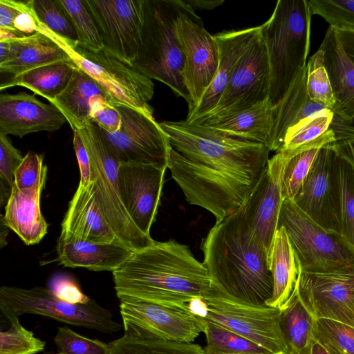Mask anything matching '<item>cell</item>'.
I'll return each mask as SVG.
<instances>
[{
  "instance_id": "obj_1",
  "label": "cell",
  "mask_w": 354,
  "mask_h": 354,
  "mask_svg": "<svg viewBox=\"0 0 354 354\" xmlns=\"http://www.w3.org/2000/svg\"><path fill=\"white\" fill-rule=\"evenodd\" d=\"M160 125L171 146L168 168L187 202L209 211L216 223L235 213L263 174L269 148L186 120Z\"/></svg>"
},
{
  "instance_id": "obj_2",
  "label": "cell",
  "mask_w": 354,
  "mask_h": 354,
  "mask_svg": "<svg viewBox=\"0 0 354 354\" xmlns=\"http://www.w3.org/2000/svg\"><path fill=\"white\" fill-rule=\"evenodd\" d=\"M112 273L118 298L130 297L186 311L193 299L218 292L203 263L188 246L174 240L154 241L132 252Z\"/></svg>"
},
{
  "instance_id": "obj_3",
  "label": "cell",
  "mask_w": 354,
  "mask_h": 354,
  "mask_svg": "<svg viewBox=\"0 0 354 354\" xmlns=\"http://www.w3.org/2000/svg\"><path fill=\"white\" fill-rule=\"evenodd\" d=\"M203 265L215 288L235 301L266 306L273 282L268 254L255 239L243 206L216 223L203 239Z\"/></svg>"
},
{
  "instance_id": "obj_4",
  "label": "cell",
  "mask_w": 354,
  "mask_h": 354,
  "mask_svg": "<svg viewBox=\"0 0 354 354\" xmlns=\"http://www.w3.org/2000/svg\"><path fill=\"white\" fill-rule=\"evenodd\" d=\"M312 16L307 0H279L270 17L260 26L270 65L269 99L276 107L306 66Z\"/></svg>"
},
{
  "instance_id": "obj_5",
  "label": "cell",
  "mask_w": 354,
  "mask_h": 354,
  "mask_svg": "<svg viewBox=\"0 0 354 354\" xmlns=\"http://www.w3.org/2000/svg\"><path fill=\"white\" fill-rule=\"evenodd\" d=\"M182 0H143L140 43L131 66L190 102L183 80L184 57L176 30Z\"/></svg>"
},
{
  "instance_id": "obj_6",
  "label": "cell",
  "mask_w": 354,
  "mask_h": 354,
  "mask_svg": "<svg viewBox=\"0 0 354 354\" xmlns=\"http://www.w3.org/2000/svg\"><path fill=\"white\" fill-rule=\"evenodd\" d=\"M77 131L90 158L89 187L104 218L131 252L150 245L154 240L134 224L122 202L118 180L120 162L104 140L99 127L90 122Z\"/></svg>"
},
{
  "instance_id": "obj_7",
  "label": "cell",
  "mask_w": 354,
  "mask_h": 354,
  "mask_svg": "<svg viewBox=\"0 0 354 354\" xmlns=\"http://www.w3.org/2000/svg\"><path fill=\"white\" fill-rule=\"evenodd\" d=\"M279 227H283L286 231L299 270L333 273L354 266V248L344 236L319 225L299 209L293 200L283 201Z\"/></svg>"
},
{
  "instance_id": "obj_8",
  "label": "cell",
  "mask_w": 354,
  "mask_h": 354,
  "mask_svg": "<svg viewBox=\"0 0 354 354\" xmlns=\"http://www.w3.org/2000/svg\"><path fill=\"white\" fill-rule=\"evenodd\" d=\"M39 32L46 34L57 43L77 68L94 79L115 102L153 117V108L149 104L154 93V84L151 79L104 48L93 50L77 44L73 45L41 23Z\"/></svg>"
},
{
  "instance_id": "obj_9",
  "label": "cell",
  "mask_w": 354,
  "mask_h": 354,
  "mask_svg": "<svg viewBox=\"0 0 354 354\" xmlns=\"http://www.w3.org/2000/svg\"><path fill=\"white\" fill-rule=\"evenodd\" d=\"M187 311L197 319L223 326L273 354H288L280 325V308L239 303L218 291L193 299L187 304Z\"/></svg>"
},
{
  "instance_id": "obj_10",
  "label": "cell",
  "mask_w": 354,
  "mask_h": 354,
  "mask_svg": "<svg viewBox=\"0 0 354 354\" xmlns=\"http://www.w3.org/2000/svg\"><path fill=\"white\" fill-rule=\"evenodd\" d=\"M0 305L8 307L18 316L26 313L38 315L105 333H113L122 328L111 313L95 300L91 299L86 304L68 303L44 287L26 289L3 286L0 288Z\"/></svg>"
},
{
  "instance_id": "obj_11",
  "label": "cell",
  "mask_w": 354,
  "mask_h": 354,
  "mask_svg": "<svg viewBox=\"0 0 354 354\" xmlns=\"http://www.w3.org/2000/svg\"><path fill=\"white\" fill-rule=\"evenodd\" d=\"M176 30L184 57L183 80L190 98L189 113L198 104L216 75L218 48L214 36L205 30L202 19L183 0Z\"/></svg>"
},
{
  "instance_id": "obj_12",
  "label": "cell",
  "mask_w": 354,
  "mask_h": 354,
  "mask_svg": "<svg viewBox=\"0 0 354 354\" xmlns=\"http://www.w3.org/2000/svg\"><path fill=\"white\" fill-rule=\"evenodd\" d=\"M121 115L119 131L100 133L120 163L142 162L168 168L171 146L168 138L153 117L115 102Z\"/></svg>"
},
{
  "instance_id": "obj_13",
  "label": "cell",
  "mask_w": 354,
  "mask_h": 354,
  "mask_svg": "<svg viewBox=\"0 0 354 354\" xmlns=\"http://www.w3.org/2000/svg\"><path fill=\"white\" fill-rule=\"evenodd\" d=\"M260 30L236 63L216 107L201 119L239 111L269 99L270 65Z\"/></svg>"
},
{
  "instance_id": "obj_14",
  "label": "cell",
  "mask_w": 354,
  "mask_h": 354,
  "mask_svg": "<svg viewBox=\"0 0 354 354\" xmlns=\"http://www.w3.org/2000/svg\"><path fill=\"white\" fill-rule=\"evenodd\" d=\"M332 143L319 149L293 201L319 225L342 234L338 156Z\"/></svg>"
},
{
  "instance_id": "obj_15",
  "label": "cell",
  "mask_w": 354,
  "mask_h": 354,
  "mask_svg": "<svg viewBox=\"0 0 354 354\" xmlns=\"http://www.w3.org/2000/svg\"><path fill=\"white\" fill-rule=\"evenodd\" d=\"M104 48L131 65L140 43L143 0H84Z\"/></svg>"
},
{
  "instance_id": "obj_16",
  "label": "cell",
  "mask_w": 354,
  "mask_h": 354,
  "mask_svg": "<svg viewBox=\"0 0 354 354\" xmlns=\"http://www.w3.org/2000/svg\"><path fill=\"white\" fill-rule=\"evenodd\" d=\"M295 288L316 319L335 320L354 328V266L333 273L299 270Z\"/></svg>"
},
{
  "instance_id": "obj_17",
  "label": "cell",
  "mask_w": 354,
  "mask_h": 354,
  "mask_svg": "<svg viewBox=\"0 0 354 354\" xmlns=\"http://www.w3.org/2000/svg\"><path fill=\"white\" fill-rule=\"evenodd\" d=\"M287 158L284 150L269 158L257 183L242 205L250 232L268 254L277 230L283 201L281 182Z\"/></svg>"
},
{
  "instance_id": "obj_18",
  "label": "cell",
  "mask_w": 354,
  "mask_h": 354,
  "mask_svg": "<svg viewBox=\"0 0 354 354\" xmlns=\"http://www.w3.org/2000/svg\"><path fill=\"white\" fill-rule=\"evenodd\" d=\"M166 169L142 162L120 163L118 167L122 202L134 224L147 236L157 214Z\"/></svg>"
},
{
  "instance_id": "obj_19",
  "label": "cell",
  "mask_w": 354,
  "mask_h": 354,
  "mask_svg": "<svg viewBox=\"0 0 354 354\" xmlns=\"http://www.w3.org/2000/svg\"><path fill=\"white\" fill-rule=\"evenodd\" d=\"M118 299L122 322L140 326L165 339L192 342L203 332L202 324L186 310L130 297Z\"/></svg>"
},
{
  "instance_id": "obj_20",
  "label": "cell",
  "mask_w": 354,
  "mask_h": 354,
  "mask_svg": "<svg viewBox=\"0 0 354 354\" xmlns=\"http://www.w3.org/2000/svg\"><path fill=\"white\" fill-rule=\"evenodd\" d=\"M67 122L52 104H44L25 92L0 95V133L22 138L39 132H53Z\"/></svg>"
},
{
  "instance_id": "obj_21",
  "label": "cell",
  "mask_w": 354,
  "mask_h": 354,
  "mask_svg": "<svg viewBox=\"0 0 354 354\" xmlns=\"http://www.w3.org/2000/svg\"><path fill=\"white\" fill-rule=\"evenodd\" d=\"M259 30L260 26L239 30H225L214 35L219 53L217 71L198 104L187 114V122H195L216 107L236 63Z\"/></svg>"
},
{
  "instance_id": "obj_22",
  "label": "cell",
  "mask_w": 354,
  "mask_h": 354,
  "mask_svg": "<svg viewBox=\"0 0 354 354\" xmlns=\"http://www.w3.org/2000/svg\"><path fill=\"white\" fill-rule=\"evenodd\" d=\"M72 61L66 52L41 32L0 42V72L14 76L48 64Z\"/></svg>"
},
{
  "instance_id": "obj_23",
  "label": "cell",
  "mask_w": 354,
  "mask_h": 354,
  "mask_svg": "<svg viewBox=\"0 0 354 354\" xmlns=\"http://www.w3.org/2000/svg\"><path fill=\"white\" fill-rule=\"evenodd\" d=\"M61 227V234L95 243L124 246L102 215L89 185L87 187L78 185L68 203Z\"/></svg>"
},
{
  "instance_id": "obj_24",
  "label": "cell",
  "mask_w": 354,
  "mask_h": 354,
  "mask_svg": "<svg viewBox=\"0 0 354 354\" xmlns=\"http://www.w3.org/2000/svg\"><path fill=\"white\" fill-rule=\"evenodd\" d=\"M47 173L34 187L20 190L13 185L1 216L6 225L28 245L38 243L46 234L48 223L42 216L40 197Z\"/></svg>"
},
{
  "instance_id": "obj_25",
  "label": "cell",
  "mask_w": 354,
  "mask_h": 354,
  "mask_svg": "<svg viewBox=\"0 0 354 354\" xmlns=\"http://www.w3.org/2000/svg\"><path fill=\"white\" fill-rule=\"evenodd\" d=\"M56 250L58 261L66 267L111 272L132 253L122 245L95 243L64 234L57 239Z\"/></svg>"
},
{
  "instance_id": "obj_26",
  "label": "cell",
  "mask_w": 354,
  "mask_h": 354,
  "mask_svg": "<svg viewBox=\"0 0 354 354\" xmlns=\"http://www.w3.org/2000/svg\"><path fill=\"white\" fill-rule=\"evenodd\" d=\"M332 90L336 100L339 116L354 120V62L345 52L337 31L329 26L319 48Z\"/></svg>"
},
{
  "instance_id": "obj_27",
  "label": "cell",
  "mask_w": 354,
  "mask_h": 354,
  "mask_svg": "<svg viewBox=\"0 0 354 354\" xmlns=\"http://www.w3.org/2000/svg\"><path fill=\"white\" fill-rule=\"evenodd\" d=\"M276 114L277 107L268 99L239 111L193 122L211 127L232 137L260 142L268 147Z\"/></svg>"
},
{
  "instance_id": "obj_28",
  "label": "cell",
  "mask_w": 354,
  "mask_h": 354,
  "mask_svg": "<svg viewBox=\"0 0 354 354\" xmlns=\"http://www.w3.org/2000/svg\"><path fill=\"white\" fill-rule=\"evenodd\" d=\"M328 109L310 99L306 91V66L302 68L277 106L269 149L278 152L283 147L288 129L301 120ZM329 110V109H328Z\"/></svg>"
},
{
  "instance_id": "obj_29",
  "label": "cell",
  "mask_w": 354,
  "mask_h": 354,
  "mask_svg": "<svg viewBox=\"0 0 354 354\" xmlns=\"http://www.w3.org/2000/svg\"><path fill=\"white\" fill-rule=\"evenodd\" d=\"M97 96H111L90 75L77 68L65 89L48 102L64 115L73 131L91 122V103Z\"/></svg>"
},
{
  "instance_id": "obj_30",
  "label": "cell",
  "mask_w": 354,
  "mask_h": 354,
  "mask_svg": "<svg viewBox=\"0 0 354 354\" xmlns=\"http://www.w3.org/2000/svg\"><path fill=\"white\" fill-rule=\"evenodd\" d=\"M273 282L272 295L266 306L280 308L294 290L299 268L294 250L283 227L277 228L268 254Z\"/></svg>"
},
{
  "instance_id": "obj_31",
  "label": "cell",
  "mask_w": 354,
  "mask_h": 354,
  "mask_svg": "<svg viewBox=\"0 0 354 354\" xmlns=\"http://www.w3.org/2000/svg\"><path fill=\"white\" fill-rule=\"evenodd\" d=\"M123 326L124 335L109 343L108 354H204L198 344L169 340L126 322Z\"/></svg>"
},
{
  "instance_id": "obj_32",
  "label": "cell",
  "mask_w": 354,
  "mask_h": 354,
  "mask_svg": "<svg viewBox=\"0 0 354 354\" xmlns=\"http://www.w3.org/2000/svg\"><path fill=\"white\" fill-rule=\"evenodd\" d=\"M77 68L72 61L46 64L10 76L1 82L0 90L21 86L49 101L65 89Z\"/></svg>"
},
{
  "instance_id": "obj_33",
  "label": "cell",
  "mask_w": 354,
  "mask_h": 354,
  "mask_svg": "<svg viewBox=\"0 0 354 354\" xmlns=\"http://www.w3.org/2000/svg\"><path fill=\"white\" fill-rule=\"evenodd\" d=\"M315 319L301 303L295 286L280 308V325L288 354H312Z\"/></svg>"
},
{
  "instance_id": "obj_34",
  "label": "cell",
  "mask_w": 354,
  "mask_h": 354,
  "mask_svg": "<svg viewBox=\"0 0 354 354\" xmlns=\"http://www.w3.org/2000/svg\"><path fill=\"white\" fill-rule=\"evenodd\" d=\"M335 141H336L335 134L332 131L295 149H281L286 151L288 155L281 182L283 201L294 199L306 178L319 149L324 145Z\"/></svg>"
},
{
  "instance_id": "obj_35",
  "label": "cell",
  "mask_w": 354,
  "mask_h": 354,
  "mask_svg": "<svg viewBox=\"0 0 354 354\" xmlns=\"http://www.w3.org/2000/svg\"><path fill=\"white\" fill-rule=\"evenodd\" d=\"M198 321L203 325V333L206 337L204 354H273L255 342L223 326Z\"/></svg>"
},
{
  "instance_id": "obj_36",
  "label": "cell",
  "mask_w": 354,
  "mask_h": 354,
  "mask_svg": "<svg viewBox=\"0 0 354 354\" xmlns=\"http://www.w3.org/2000/svg\"><path fill=\"white\" fill-rule=\"evenodd\" d=\"M0 310L8 325L0 331V354H35L44 350L46 342L22 326L17 314L3 305Z\"/></svg>"
},
{
  "instance_id": "obj_37",
  "label": "cell",
  "mask_w": 354,
  "mask_h": 354,
  "mask_svg": "<svg viewBox=\"0 0 354 354\" xmlns=\"http://www.w3.org/2000/svg\"><path fill=\"white\" fill-rule=\"evenodd\" d=\"M306 91L311 100L339 116L338 106L325 68L323 52L320 49L310 57L306 64Z\"/></svg>"
},
{
  "instance_id": "obj_38",
  "label": "cell",
  "mask_w": 354,
  "mask_h": 354,
  "mask_svg": "<svg viewBox=\"0 0 354 354\" xmlns=\"http://www.w3.org/2000/svg\"><path fill=\"white\" fill-rule=\"evenodd\" d=\"M32 5L41 24L70 44H77L73 21L61 0H32Z\"/></svg>"
},
{
  "instance_id": "obj_39",
  "label": "cell",
  "mask_w": 354,
  "mask_h": 354,
  "mask_svg": "<svg viewBox=\"0 0 354 354\" xmlns=\"http://www.w3.org/2000/svg\"><path fill=\"white\" fill-rule=\"evenodd\" d=\"M337 176L342 234L354 248V169L339 156Z\"/></svg>"
},
{
  "instance_id": "obj_40",
  "label": "cell",
  "mask_w": 354,
  "mask_h": 354,
  "mask_svg": "<svg viewBox=\"0 0 354 354\" xmlns=\"http://www.w3.org/2000/svg\"><path fill=\"white\" fill-rule=\"evenodd\" d=\"M70 15L77 36V44L93 50L104 48V45L95 21L84 0H61Z\"/></svg>"
},
{
  "instance_id": "obj_41",
  "label": "cell",
  "mask_w": 354,
  "mask_h": 354,
  "mask_svg": "<svg viewBox=\"0 0 354 354\" xmlns=\"http://www.w3.org/2000/svg\"><path fill=\"white\" fill-rule=\"evenodd\" d=\"M312 15L322 17L335 30L354 31V0H310Z\"/></svg>"
},
{
  "instance_id": "obj_42",
  "label": "cell",
  "mask_w": 354,
  "mask_h": 354,
  "mask_svg": "<svg viewBox=\"0 0 354 354\" xmlns=\"http://www.w3.org/2000/svg\"><path fill=\"white\" fill-rule=\"evenodd\" d=\"M59 354H108L109 344L84 337L68 326L59 327L55 337Z\"/></svg>"
},
{
  "instance_id": "obj_43",
  "label": "cell",
  "mask_w": 354,
  "mask_h": 354,
  "mask_svg": "<svg viewBox=\"0 0 354 354\" xmlns=\"http://www.w3.org/2000/svg\"><path fill=\"white\" fill-rule=\"evenodd\" d=\"M314 335L345 354H354V328L344 323L328 319H315Z\"/></svg>"
},
{
  "instance_id": "obj_44",
  "label": "cell",
  "mask_w": 354,
  "mask_h": 354,
  "mask_svg": "<svg viewBox=\"0 0 354 354\" xmlns=\"http://www.w3.org/2000/svg\"><path fill=\"white\" fill-rule=\"evenodd\" d=\"M91 121L100 129L113 133L120 130L121 115L112 97L97 96L91 103Z\"/></svg>"
},
{
  "instance_id": "obj_45",
  "label": "cell",
  "mask_w": 354,
  "mask_h": 354,
  "mask_svg": "<svg viewBox=\"0 0 354 354\" xmlns=\"http://www.w3.org/2000/svg\"><path fill=\"white\" fill-rule=\"evenodd\" d=\"M47 171L43 156L30 151L24 157L15 172L14 185L20 190L31 188Z\"/></svg>"
},
{
  "instance_id": "obj_46",
  "label": "cell",
  "mask_w": 354,
  "mask_h": 354,
  "mask_svg": "<svg viewBox=\"0 0 354 354\" xmlns=\"http://www.w3.org/2000/svg\"><path fill=\"white\" fill-rule=\"evenodd\" d=\"M23 159L21 152L12 145L8 136L0 133V181L11 189L15 172Z\"/></svg>"
},
{
  "instance_id": "obj_47",
  "label": "cell",
  "mask_w": 354,
  "mask_h": 354,
  "mask_svg": "<svg viewBox=\"0 0 354 354\" xmlns=\"http://www.w3.org/2000/svg\"><path fill=\"white\" fill-rule=\"evenodd\" d=\"M49 289L57 298L68 303L86 304L91 300L75 281L66 277L54 278Z\"/></svg>"
},
{
  "instance_id": "obj_48",
  "label": "cell",
  "mask_w": 354,
  "mask_h": 354,
  "mask_svg": "<svg viewBox=\"0 0 354 354\" xmlns=\"http://www.w3.org/2000/svg\"><path fill=\"white\" fill-rule=\"evenodd\" d=\"M73 143L80 173L79 185L87 187L90 184L91 175L90 158L83 140L77 130L73 131Z\"/></svg>"
},
{
  "instance_id": "obj_49",
  "label": "cell",
  "mask_w": 354,
  "mask_h": 354,
  "mask_svg": "<svg viewBox=\"0 0 354 354\" xmlns=\"http://www.w3.org/2000/svg\"><path fill=\"white\" fill-rule=\"evenodd\" d=\"M27 3L28 1L0 0V28L16 30L15 20L26 8Z\"/></svg>"
},
{
  "instance_id": "obj_50",
  "label": "cell",
  "mask_w": 354,
  "mask_h": 354,
  "mask_svg": "<svg viewBox=\"0 0 354 354\" xmlns=\"http://www.w3.org/2000/svg\"><path fill=\"white\" fill-rule=\"evenodd\" d=\"M39 21L32 8V0L28 1L26 8L16 17L14 27L24 36L28 37L39 32Z\"/></svg>"
},
{
  "instance_id": "obj_51",
  "label": "cell",
  "mask_w": 354,
  "mask_h": 354,
  "mask_svg": "<svg viewBox=\"0 0 354 354\" xmlns=\"http://www.w3.org/2000/svg\"><path fill=\"white\" fill-rule=\"evenodd\" d=\"M332 147L337 154L354 169V136L335 141Z\"/></svg>"
},
{
  "instance_id": "obj_52",
  "label": "cell",
  "mask_w": 354,
  "mask_h": 354,
  "mask_svg": "<svg viewBox=\"0 0 354 354\" xmlns=\"http://www.w3.org/2000/svg\"><path fill=\"white\" fill-rule=\"evenodd\" d=\"M315 336V335H314ZM312 354H345L327 342L315 336Z\"/></svg>"
},
{
  "instance_id": "obj_53",
  "label": "cell",
  "mask_w": 354,
  "mask_h": 354,
  "mask_svg": "<svg viewBox=\"0 0 354 354\" xmlns=\"http://www.w3.org/2000/svg\"><path fill=\"white\" fill-rule=\"evenodd\" d=\"M336 30L345 52L354 62V31L348 30Z\"/></svg>"
},
{
  "instance_id": "obj_54",
  "label": "cell",
  "mask_w": 354,
  "mask_h": 354,
  "mask_svg": "<svg viewBox=\"0 0 354 354\" xmlns=\"http://www.w3.org/2000/svg\"><path fill=\"white\" fill-rule=\"evenodd\" d=\"M184 2L194 10L199 9L212 10L222 3L224 0H183Z\"/></svg>"
},
{
  "instance_id": "obj_55",
  "label": "cell",
  "mask_w": 354,
  "mask_h": 354,
  "mask_svg": "<svg viewBox=\"0 0 354 354\" xmlns=\"http://www.w3.org/2000/svg\"><path fill=\"white\" fill-rule=\"evenodd\" d=\"M25 36L16 30L0 28V42L10 41Z\"/></svg>"
},
{
  "instance_id": "obj_56",
  "label": "cell",
  "mask_w": 354,
  "mask_h": 354,
  "mask_svg": "<svg viewBox=\"0 0 354 354\" xmlns=\"http://www.w3.org/2000/svg\"><path fill=\"white\" fill-rule=\"evenodd\" d=\"M8 227L3 222V218L1 215V233H0V241L1 248L3 247L6 244V236L8 234Z\"/></svg>"
},
{
  "instance_id": "obj_57",
  "label": "cell",
  "mask_w": 354,
  "mask_h": 354,
  "mask_svg": "<svg viewBox=\"0 0 354 354\" xmlns=\"http://www.w3.org/2000/svg\"><path fill=\"white\" fill-rule=\"evenodd\" d=\"M44 354H59L58 352H47Z\"/></svg>"
},
{
  "instance_id": "obj_58",
  "label": "cell",
  "mask_w": 354,
  "mask_h": 354,
  "mask_svg": "<svg viewBox=\"0 0 354 354\" xmlns=\"http://www.w3.org/2000/svg\"><path fill=\"white\" fill-rule=\"evenodd\" d=\"M277 354H287V353L282 352V353H277Z\"/></svg>"
}]
</instances>
